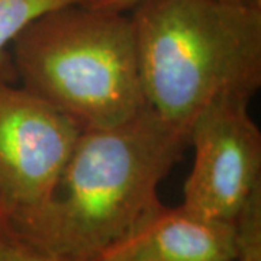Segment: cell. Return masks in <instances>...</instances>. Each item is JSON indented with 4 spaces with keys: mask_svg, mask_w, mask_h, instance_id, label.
Masks as SVG:
<instances>
[{
    "mask_svg": "<svg viewBox=\"0 0 261 261\" xmlns=\"http://www.w3.org/2000/svg\"><path fill=\"white\" fill-rule=\"evenodd\" d=\"M10 49L22 86L83 129L121 125L147 108L129 13L54 10L23 29Z\"/></svg>",
    "mask_w": 261,
    "mask_h": 261,
    "instance_id": "obj_3",
    "label": "cell"
},
{
    "mask_svg": "<svg viewBox=\"0 0 261 261\" xmlns=\"http://www.w3.org/2000/svg\"><path fill=\"white\" fill-rule=\"evenodd\" d=\"M190 129L145 108L121 125L83 129L45 203L12 218V232L41 251L90 261L154 206L189 145Z\"/></svg>",
    "mask_w": 261,
    "mask_h": 261,
    "instance_id": "obj_1",
    "label": "cell"
},
{
    "mask_svg": "<svg viewBox=\"0 0 261 261\" xmlns=\"http://www.w3.org/2000/svg\"><path fill=\"white\" fill-rule=\"evenodd\" d=\"M145 106L190 129L218 97L261 87V6L221 0H144L129 10Z\"/></svg>",
    "mask_w": 261,
    "mask_h": 261,
    "instance_id": "obj_2",
    "label": "cell"
},
{
    "mask_svg": "<svg viewBox=\"0 0 261 261\" xmlns=\"http://www.w3.org/2000/svg\"><path fill=\"white\" fill-rule=\"evenodd\" d=\"M250 99L218 97L190 125L193 164L181 206L212 221L233 222L261 186V132L248 111Z\"/></svg>",
    "mask_w": 261,
    "mask_h": 261,
    "instance_id": "obj_4",
    "label": "cell"
},
{
    "mask_svg": "<svg viewBox=\"0 0 261 261\" xmlns=\"http://www.w3.org/2000/svg\"><path fill=\"white\" fill-rule=\"evenodd\" d=\"M12 214L9 207L0 196V245L12 237Z\"/></svg>",
    "mask_w": 261,
    "mask_h": 261,
    "instance_id": "obj_11",
    "label": "cell"
},
{
    "mask_svg": "<svg viewBox=\"0 0 261 261\" xmlns=\"http://www.w3.org/2000/svg\"><path fill=\"white\" fill-rule=\"evenodd\" d=\"M144 0H94L90 5L92 8L111 12H123L128 13L132 8H135L138 3ZM221 2H229V3H245V5H258L261 6V0H221Z\"/></svg>",
    "mask_w": 261,
    "mask_h": 261,
    "instance_id": "obj_10",
    "label": "cell"
},
{
    "mask_svg": "<svg viewBox=\"0 0 261 261\" xmlns=\"http://www.w3.org/2000/svg\"><path fill=\"white\" fill-rule=\"evenodd\" d=\"M82 132L51 103L0 79V196L12 218L47 202Z\"/></svg>",
    "mask_w": 261,
    "mask_h": 261,
    "instance_id": "obj_5",
    "label": "cell"
},
{
    "mask_svg": "<svg viewBox=\"0 0 261 261\" xmlns=\"http://www.w3.org/2000/svg\"><path fill=\"white\" fill-rule=\"evenodd\" d=\"M235 225L159 203L90 261H235Z\"/></svg>",
    "mask_w": 261,
    "mask_h": 261,
    "instance_id": "obj_6",
    "label": "cell"
},
{
    "mask_svg": "<svg viewBox=\"0 0 261 261\" xmlns=\"http://www.w3.org/2000/svg\"><path fill=\"white\" fill-rule=\"evenodd\" d=\"M237 260L261 261V186L257 187L237 215Z\"/></svg>",
    "mask_w": 261,
    "mask_h": 261,
    "instance_id": "obj_8",
    "label": "cell"
},
{
    "mask_svg": "<svg viewBox=\"0 0 261 261\" xmlns=\"http://www.w3.org/2000/svg\"><path fill=\"white\" fill-rule=\"evenodd\" d=\"M0 261H71L34 248L13 233L0 245Z\"/></svg>",
    "mask_w": 261,
    "mask_h": 261,
    "instance_id": "obj_9",
    "label": "cell"
},
{
    "mask_svg": "<svg viewBox=\"0 0 261 261\" xmlns=\"http://www.w3.org/2000/svg\"><path fill=\"white\" fill-rule=\"evenodd\" d=\"M94 0H0V79L16 75L9 48L13 39L37 19L68 6H90Z\"/></svg>",
    "mask_w": 261,
    "mask_h": 261,
    "instance_id": "obj_7",
    "label": "cell"
}]
</instances>
